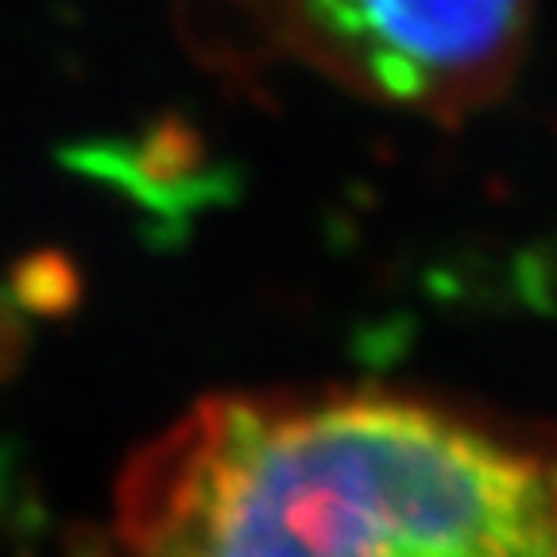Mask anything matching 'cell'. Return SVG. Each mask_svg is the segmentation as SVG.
Instances as JSON below:
<instances>
[{"instance_id": "6da1fadb", "label": "cell", "mask_w": 557, "mask_h": 557, "mask_svg": "<svg viewBox=\"0 0 557 557\" xmlns=\"http://www.w3.org/2000/svg\"><path fill=\"white\" fill-rule=\"evenodd\" d=\"M116 557H557V434L410 387L213 395L128 461Z\"/></svg>"}, {"instance_id": "7a4b0ae2", "label": "cell", "mask_w": 557, "mask_h": 557, "mask_svg": "<svg viewBox=\"0 0 557 557\" xmlns=\"http://www.w3.org/2000/svg\"><path fill=\"white\" fill-rule=\"evenodd\" d=\"M534 0H271L278 44L368 101L461 121L492 104L531 39Z\"/></svg>"}]
</instances>
